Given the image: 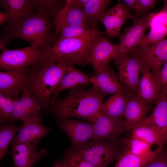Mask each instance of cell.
I'll use <instances>...</instances> for the list:
<instances>
[{
	"instance_id": "cell-1",
	"label": "cell",
	"mask_w": 167,
	"mask_h": 167,
	"mask_svg": "<svg viewBox=\"0 0 167 167\" xmlns=\"http://www.w3.org/2000/svg\"><path fill=\"white\" fill-rule=\"evenodd\" d=\"M106 95L93 86L89 89L78 87L70 89L63 98L52 99L47 109L57 120L73 117L91 123L100 113L103 100Z\"/></svg>"
},
{
	"instance_id": "cell-2",
	"label": "cell",
	"mask_w": 167,
	"mask_h": 167,
	"mask_svg": "<svg viewBox=\"0 0 167 167\" xmlns=\"http://www.w3.org/2000/svg\"><path fill=\"white\" fill-rule=\"evenodd\" d=\"M53 18L44 11L34 10L29 17L19 24L6 27V33L1 39L20 38L43 54L53 44L54 31L52 29Z\"/></svg>"
},
{
	"instance_id": "cell-3",
	"label": "cell",
	"mask_w": 167,
	"mask_h": 167,
	"mask_svg": "<svg viewBox=\"0 0 167 167\" xmlns=\"http://www.w3.org/2000/svg\"><path fill=\"white\" fill-rule=\"evenodd\" d=\"M72 65L67 62H53L44 58L30 67L27 89L40 100L44 109L50 106L52 95Z\"/></svg>"
},
{
	"instance_id": "cell-4",
	"label": "cell",
	"mask_w": 167,
	"mask_h": 167,
	"mask_svg": "<svg viewBox=\"0 0 167 167\" xmlns=\"http://www.w3.org/2000/svg\"><path fill=\"white\" fill-rule=\"evenodd\" d=\"M105 34L106 32L96 29L83 37L58 39L43 54L50 61L85 66L90 63L89 50L92 41L96 36Z\"/></svg>"
},
{
	"instance_id": "cell-5",
	"label": "cell",
	"mask_w": 167,
	"mask_h": 167,
	"mask_svg": "<svg viewBox=\"0 0 167 167\" xmlns=\"http://www.w3.org/2000/svg\"><path fill=\"white\" fill-rule=\"evenodd\" d=\"M123 150V143L121 139H119L91 140L82 148L74 151L95 167H107L118 158Z\"/></svg>"
},
{
	"instance_id": "cell-6",
	"label": "cell",
	"mask_w": 167,
	"mask_h": 167,
	"mask_svg": "<svg viewBox=\"0 0 167 167\" xmlns=\"http://www.w3.org/2000/svg\"><path fill=\"white\" fill-rule=\"evenodd\" d=\"M44 59L43 54L32 45L16 49H6L0 55V68L6 71H27Z\"/></svg>"
},
{
	"instance_id": "cell-7",
	"label": "cell",
	"mask_w": 167,
	"mask_h": 167,
	"mask_svg": "<svg viewBox=\"0 0 167 167\" xmlns=\"http://www.w3.org/2000/svg\"><path fill=\"white\" fill-rule=\"evenodd\" d=\"M151 17L150 13L146 14L140 18H137L120 36L117 54L114 59L115 64L118 65L138 46L149 27Z\"/></svg>"
},
{
	"instance_id": "cell-8",
	"label": "cell",
	"mask_w": 167,
	"mask_h": 167,
	"mask_svg": "<svg viewBox=\"0 0 167 167\" xmlns=\"http://www.w3.org/2000/svg\"><path fill=\"white\" fill-rule=\"evenodd\" d=\"M43 109L44 107L40 100L26 88L22 92L20 98L13 100L11 122L41 121Z\"/></svg>"
},
{
	"instance_id": "cell-9",
	"label": "cell",
	"mask_w": 167,
	"mask_h": 167,
	"mask_svg": "<svg viewBox=\"0 0 167 167\" xmlns=\"http://www.w3.org/2000/svg\"><path fill=\"white\" fill-rule=\"evenodd\" d=\"M104 35L96 37L91 43L88 60L93 67L95 75L105 69L117 54L118 45L110 42Z\"/></svg>"
},
{
	"instance_id": "cell-10",
	"label": "cell",
	"mask_w": 167,
	"mask_h": 167,
	"mask_svg": "<svg viewBox=\"0 0 167 167\" xmlns=\"http://www.w3.org/2000/svg\"><path fill=\"white\" fill-rule=\"evenodd\" d=\"M57 124L69 137L71 142L70 148L74 151L82 148L92 140V123L68 118L57 120Z\"/></svg>"
},
{
	"instance_id": "cell-11",
	"label": "cell",
	"mask_w": 167,
	"mask_h": 167,
	"mask_svg": "<svg viewBox=\"0 0 167 167\" xmlns=\"http://www.w3.org/2000/svg\"><path fill=\"white\" fill-rule=\"evenodd\" d=\"M93 127V141L117 140L127 131L122 118L109 117L101 113L91 123Z\"/></svg>"
},
{
	"instance_id": "cell-12",
	"label": "cell",
	"mask_w": 167,
	"mask_h": 167,
	"mask_svg": "<svg viewBox=\"0 0 167 167\" xmlns=\"http://www.w3.org/2000/svg\"><path fill=\"white\" fill-rule=\"evenodd\" d=\"M130 53L157 75L167 59V39L146 47L138 46Z\"/></svg>"
},
{
	"instance_id": "cell-13",
	"label": "cell",
	"mask_w": 167,
	"mask_h": 167,
	"mask_svg": "<svg viewBox=\"0 0 167 167\" xmlns=\"http://www.w3.org/2000/svg\"><path fill=\"white\" fill-rule=\"evenodd\" d=\"M143 66L137 57L130 53L118 64L119 78L130 94L135 95L137 91Z\"/></svg>"
},
{
	"instance_id": "cell-14",
	"label": "cell",
	"mask_w": 167,
	"mask_h": 167,
	"mask_svg": "<svg viewBox=\"0 0 167 167\" xmlns=\"http://www.w3.org/2000/svg\"><path fill=\"white\" fill-rule=\"evenodd\" d=\"M125 94L126 97L123 117L127 131L143 121L148 113L154 108L152 105L142 100L136 95L131 94Z\"/></svg>"
},
{
	"instance_id": "cell-15",
	"label": "cell",
	"mask_w": 167,
	"mask_h": 167,
	"mask_svg": "<svg viewBox=\"0 0 167 167\" xmlns=\"http://www.w3.org/2000/svg\"><path fill=\"white\" fill-rule=\"evenodd\" d=\"M29 70L23 72L0 71V93L14 99H18L20 93L27 88Z\"/></svg>"
},
{
	"instance_id": "cell-16",
	"label": "cell",
	"mask_w": 167,
	"mask_h": 167,
	"mask_svg": "<svg viewBox=\"0 0 167 167\" xmlns=\"http://www.w3.org/2000/svg\"><path fill=\"white\" fill-rule=\"evenodd\" d=\"M137 97L151 105L156 103L161 92V86L157 75L148 67L143 65L141 71Z\"/></svg>"
},
{
	"instance_id": "cell-17",
	"label": "cell",
	"mask_w": 167,
	"mask_h": 167,
	"mask_svg": "<svg viewBox=\"0 0 167 167\" xmlns=\"http://www.w3.org/2000/svg\"><path fill=\"white\" fill-rule=\"evenodd\" d=\"M90 84L100 91L108 94L129 93L121 82L118 76L109 66L89 78Z\"/></svg>"
},
{
	"instance_id": "cell-18",
	"label": "cell",
	"mask_w": 167,
	"mask_h": 167,
	"mask_svg": "<svg viewBox=\"0 0 167 167\" xmlns=\"http://www.w3.org/2000/svg\"><path fill=\"white\" fill-rule=\"evenodd\" d=\"M51 131L50 128L43 125L41 121L25 122L11 143H25L36 149L41 139Z\"/></svg>"
},
{
	"instance_id": "cell-19",
	"label": "cell",
	"mask_w": 167,
	"mask_h": 167,
	"mask_svg": "<svg viewBox=\"0 0 167 167\" xmlns=\"http://www.w3.org/2000/svg\"><path fill=\"white\" fill-rule=\"evenodd\" d=\"M11 150L14 167H34L40 159L48 153L44 148L37 152L30 145L21 143H11Z\"/></svg>"
},
{
	"instance_id": "cell-20",
	"label": "cell",
	"mask_w": 167,
	"mask_h": 167,
	"mask_svg": "<svg viewBox=\"0 0 167 167\" xmlns=\"http://www.w3.org/2000/svg\"><path fill=\"white\" fill-rule=\"evenodd\" d=\"M152 113L144 120L158 134L167 145V96L160 95Z\"/></svg>"
},
{
	"instance_id": "cell-21",
	"label": "cell",
	"mask_w": 167,
	"mask_h": 167,
	"mask_svg": "<svg viewBox=\"0 0 167 167\" xmlns=\"http://www.w3.org/2000/svg\"><path fill=\"white\" fill-rule=\"evenodd\" d=\"M54 22L73 26L92 27L83 8L75 4L74 0L65 2L64 6L55 18Z\"/></svg>"
},
{
	"instance_id": "cell-22",
	"label": "cell",
	"mask_w": 167,
	"mask_h": 167,
	"mask_svg": "<svg viewBox=\"0 0 167 167\" xmlns=\"http://www.w3.org/2000/svg\"><path fill=\"white\" fill-rule=\"evenodd\" d=\"M0 4L9 14L10 22L6 26L16 25L29 17L34 10L29 0H1Z\"/></svg>"
},
{
	"instance_id": "cell-23",
	"label": "cell",
	"mask_w": 167,
	"mask_h": 167,
	"mask_svg": "<svg viewBox=\"0 0 167 167\" xmlns=\"http://www.w3.org/2000/svg\"><path fill=\"white\" fill-rule=\"evenodd\" d=\"M73 65L69 66L67 72L63 77L54 91L53 93L54 98H56L61 92L65 90L90 84L88 75L75 68Z\"/></svg>"
},
{
	"instance_id": "cell-24",
	"label": "cell",
	"mask_w": 167,
	"mask_h": 167,
	"mask_svg": "<svg viewBox=\"0 0 167 167\" xmlns=\"http://www.w3.org/2000/svg\"><path fill=\"white\" fill-rule=\"evenodd\" d=\"M164 146H157L155 152L146 156L134 154L123 149L117 159L114 167H143L151 160L160 155L164 151Z\"/></svg>"
},
{
	"instance_id": "cell-25",
	"label": "cell",
	"mask_w": 167,
	"mask_h": 167,
	"mask_svg": "<svg viewBox=\"0 0 167 167\" xmlns=\"http://www.w3.org/2000/svg\"><path fill=\"white\" fill-rule=\"evenodd\" d=\"M128 132L132 136L152 146H164L165 145L158 134L144 119Z\"/></svg>"
},
{
	"instance_id": "cell-26",
	"label": "cell",
	"mask_w": 167,
	"mask_h": 167,
	"mask_svg": "<svg viewBox=\"0 0 167 167\" xmlns=\"http://www.w3.org/2000/svg\"><path fill=\"white\" fill-rule=\"evenodd\" d=\"M126 99V96L123 93L114 94L103 103L100 113L109 117L122 118Z\"/></svg>"
},
{
	"instance_id": "cell-27",
	"label": "cell",
	"mask_w": 167,
	"mask_h": 167,
	"mask_svg": "<svg viewBox=\"0 0 167 167\" xmlns=\"http://www.w3.org/2000/svg\"><path fill=\"white\" fill-rule=\"evenodd\" d=\"M111 1L110 0H88L83 10L92 28L97 29L99 19L107 9Z\"/></svg>"
},
{
	"instance_id": "cell-28",
	"label": "cell",
	"mask_w": 167,
	"mask_h": 167,
	"mask_svg": "<svg viewBox=\"0 0 167 167\" xmlns=\"http://www.w3.org/2000/svg\"><path fill=\"white\" fill-rule=\"evenodd\" d=\"M54 24L55 27L54 36V43L58 39L83 37L97 29L91 27L73 26L60 24Z\"/></svg>"
},
{
	"instance_id": "cell-29",
	"label": "cell",
	"mask_w": 167,
	"mask_h": 167,
	"mask_svg": "<svg viewBox=\"0 0 167 167\" xmlns=\"http://www.w3.org/2000/svg\"><path fill=\"white\" fill-rule=\"evenodd\" d=\"M128 133L126 136L121 138L123 149L140 156L150 155L155 152V150H152V145Z\"/></svg>"
},
{
	"instance_id": "cell-30",
	"label": "cell",
	"mask_w": 167,
	"mask_h": 167,
	"mask_svg": "<svg viewBox=\"0 0 167 167\" xmlns=\"http://www.w3.org/2000/svg\"><path fill=\"white\" fill-rule=\"evenodd\" d=\"M21 126H15L10 122L3 124L0 128V160L6 155L9 154L8 148Z\"/></svg>"
},
{
	"instance_id": "cell-31",
	"label": "cell",
	"mask_w": 167,
	"mask_h": 167,
	"mask_svg": "<svg viewBox=\"0 0 167 167\" xmlns=\"http://www.w3.org/2000/svg\"><path fill=\"white\" fill-rule=\"evenodd\" d=\"M125 20L110 14L106 10L100 17L98 22H102L105 26L108 37L115 38L119 35Z\"/></svg>"
},
{
	"instance_id": "cell-32",
	"label": "cell",
	"mask_w": 167,
	"mask_h": 167,
	"mask_svg": "<svg viewBox=\"0 0 167 167\" xmlns=\"http://www.w3.org/2000/svg\"><path fill=\"white\" fill-rule=\"evenodd\" d=\"M34 10L42 11L55 18L64 6L65 3L57 0H31Z\"/></svg>"
},
{
	"instance_id": "cell-33",
	"label": "cell",
	"mask_w": 167,
	"mask_h": 167,
	"mask_svg": "<svg viewBox=\"0 0 167 167\" xmlns=\"http://www.w3.org/2000/svg\"><path fill=\"white\" fill-rule=\"evenodd\" d=\"M167 36V27L158 26L151 29L148 34L145 35L138 45L146 47L156 45L165 39Z\"/></svg>"
},
{
	"instance_id": "cell-34",
	"label": "cell",
	"mask_w": 167,
	"mask_h": 167,
	"mask_svg": "<svg viewBox=\"0 0 167 167\" xmlns=\"http://www.w3.org/2000/svg\"><path fill=\"white\" fill-rule=\"evenodd\" d=\"M62 162L64 167H95L70 148L66 150Z\"/></svg>"
},
{
	"instance_id": "cell-35",
	"label": "cell",
	"mask_w": 167,
	"mask_h": 167,
	"mask_svg": "<svg viewBox=\"0 0 167 167\" xmlns=\"http://www.w3.org/2000/svg\"><path fill=\"white\" fill-rule=\"evenodd\" d=\"M14 99L0 93V123L1 125L11 122Z\"/></svg>"
},
{
	"instance_id": "cell-36",
	"label": "cell",
	"mask_w": 167,
	"mask_h": 167,
	"mask_svg": "<svg viewBox=\"0 0 167 167\" xmlns=\"http://www.w3.org/2000/svg\"><path fill=\"white\" fill-rule=\"evenodd\" d=\"M107 11L113 15L125 20L129 19L134 20L137 18L130 13L121 1H119L114 6L108 8Z\"/></svg>"
},
{
	"instance_id": "cell-37",
	"label": "cell",
	"mask_w": 167,
	"mask_h": 167,
	"mask_svg": "<svg viewBox=\"0 0 167 167\" xmlns=\"http://www.w3.org/2000/svg\"><path fill=\"white\" fill-rule=\"evenodd\" d=\"M160 25H164L167 27V7L163 6L160 11L151 13L149 27L151 29Z\"/></svg>"
},
{
	"instance_id": "cell-38",
	"label": "cell",
	"mask_w": 167,
	"mask_h": 167,
	"mask_svg": "<svg viewBox=\"0 0 167 167\" xmlns=\"http://www.w3.org/2000/svg\"><path fill=\"white\" fill-rule=\"evenodd\" d=\"M157 76L161 86L159 95L167 96V59Z\"/></svg>"
},
{
	"instance_id": "cell-39",
	"label": "cell",
	"mask_w": 167,
	"mask_h": 167,
	"mask_svg": "<svg viewBox=\"0 0 167 167\" xmlns=\"http://www.w3.org/2000/svg\"><path fill=\"white\" fill-rule=\"evenodd\" d=\"M157 1L156 0H137L134 11L137 14H140L150 10L154 6Z\"/></svg>"
},
{
	"instance_id": "cell-40",
	"label": "cell",
	"mask_w": 167,
	"mask_h": 167,
	"mask_svg": "<svg viewBox=\"0 0 167 167\" xmlns=\"http://www.w3.org/2000/svg\"><path fill=\"white\" fill-rule=\"evenodd\" d=\"M143 167H167V148L162 153L151 160Z\"/></svg>"
},
{
	"instance_id": "cell-41",
	"label": "cell",
	"mask_w": 167,
	"mask_h": 167,
	"mask_svg": "<svg viewBox=\"0 0 167 167\" xmlns=\"http://www.w3.org/2000/svg\"><path fill=\"white\" fill-rule=\"evenodd\" d=\"M124 5L128 11L131 10L134 11L136 4L137 0H124Z\"/></svg>"
},
{
	"instance_id": "cell-42",
	"label": "cell",
	"mask_w": 167,
	"mask_h": 167,
	"mask_svg": "<svg viewBox=\"0 0 167 167\" xmlns=\"http://www.w3.org/2000/svg\"><path fill=\"white\" fill-rule=\"evenodd\" d=\"M10 17L6 12H0V25L1 26L5 23H10Z\"/></svg>"
},
{
	"instance_id": "cell-43",
	"label": "cell",
	"mask_w": 167,
	"mask_h": 167,
	"mask_svg": "<svg viewBox=\"0 0 167 167\" xmlns=\"http://www.w3.org/2000/svg\"><path fill=\"white\" fill-rule=\"evenodd\" d=\"M53 167H64L62 161L55 160L54 161Z\"/></svg>"
},
{
	"instance_id": "cell-44",
	"label": "cell",
	"mask_w": 167,
	"mask_h": 167,
	"mask_svg": "<svg viewBox=\"0 0 167 167\" xmlns=\"http://www.w3.org/2000/svg\"><path fill=\"white\" fill-rule=\"evenodd\" d=\"M164 4L163 7L167 8V0H163Z\"/></svg>"
}]
</instances>
